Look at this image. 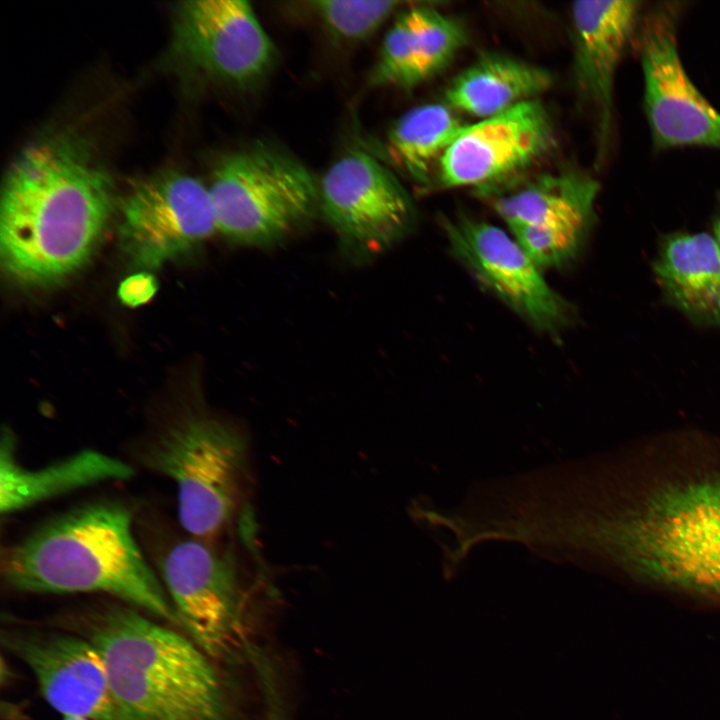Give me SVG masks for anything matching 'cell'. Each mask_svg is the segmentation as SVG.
Segmentation results:
<instances>
[{"label": "cell", "mask_w": 720, "mask_h": 720, "mask_svg": "<svg viewBox=\"0 0 720 720\" xmlns=\"http://www.w3.org/2000/svg\"><path fill=\"white\" fill-rule=\"evenodd\" d=\"M554 144L549 113L538 99L466 124L440 159L446 188L488 190L543 157Z\"/></svg>", "instance_id": "obj_13"}, {"label": "cell", "mask_w": 720, "mask_h": 720, "mask_svg": "<svg viewBox=\"0 0 720 720\" xmlns=\"http://www.w3.org/2000/svg\"><path fill=\"white\" fill-rule=\"evenodd\" d=\"M89 639L129 720H232L212 659L136 607H101L90 617Z\"/></svg>", "instance_id": "obj_4"}, {"label": "cell", "mask_w": 720, "mask_h": 720, "mask_svg": "<svg viewBox=\"0 0 720 720\" xmlns=\"http://www.w3.org/2000/svg\"><path fill=\"white\" fill-rule=\"evenodd\" d=\"M9 645L33 673L47 703L63 717L129 720L114 696L105 662L90 639L28 635L10 639Z\"/></svg>", "instance_id": "obj_14"}, {"label": "cell", "mask_w": 720, "mask_h": 720, "mask_svg": "<svg viewBox=\"0 0 720 720\" xmlns=\"http://www.w3.org/2000/svg\"><path fill=\"white\" fill-rule=\"evenodd\" d=\"M451 253L477 282L537 331L559 338L575 309L546 281L513 236L464 213L443 217Z\"/></svg>", "instance_id": "obj_11"}, {"label": "cell", "mask_w": 720, "mask_h": 720, "mask_svg": "<svg viewBox=\"0 0 720 720\" xmlns=\"http://www.w3.org/2000/svg\"><path fill=\"white\" fill-rule=\"evenodd\" d=\"M208 188L217 231L240 245H271L320 209L319 182L311 171L267 143L222 157Z\"/></svg>", "instance_id": "obj_6"}, {"label": "cell", "mask_w": 720, "mask_h": 720, "mask_svg": "<svg viewBox=\"0 0 720 720\" xmlns=\"http://www.w3.org/2000/svg\"><path fill=\"white\" fill-rule=\"evenodd\" d=\"M134 469L94 449H83L40 467L29 468L17 457L13 430L4 426L0 441V512L10 515L70 492L110 481L127 480Z\"/></svg>", "instance_id": "obj_16"}, {"label": "cell", "mask_w": 720, "mask_h": 720, "mask_svg": "<svg viewBox=\"0 0 720 720\" xmlns=\"http://www.w3.org/2000/svg\"><path fill=\"white\" fill-rule=\"evenodd\" d=\"M417 57L423 80L444 69L463 48V26L431 7L411 8Z\"/></svg>", "instance_id": "obj_22"}, {"label": "cell", "mask_w": 720, "mask_h": 720, "mask_svg": "<svg viewBox=\"0 0 720 720\" xmlns=\"http://www.w3.org/2000/svg\"><path fill=\"white\" fill-rule=\"evenodd\" d=\"M63 720H89V719L79 717V716H64Z\"/></svg>", "instance_id": "obj_27"}, {"label": "cell", "mask_w": 720, "mask_h": 720, "mask_svg": "<svg viewBox=\"0 0 720 720\" xmlns=\"http://www.w3.org/2000/svg\"><path fill=\"white\" fill-rule=\"evenodd\" d=\"M680 2H660L642 15L635 37L644 81V111L656 149H720V113L686 73L677 47Z\"/></svg>", "instance_id": "obj_9"}, {"label": "cell", "mask_w": 720, "mask_h": 720, "mask_svg": "<svg viewBox=\"0 0 720 720\" xmlns=\"http://www.w3.org/2000/svg\"><path fill=\"white\" fill-rule=\"evenodd\" d=\"M320 210L343 246L355 256L383 252L415 221L406 189L382 162L352 149L335 160L319 182Z\"/></svg>", "instance_id": "obj_12"}, {"label": "cell", "mask_w": 720, "mask_h": 720, "mask_svg": "<svg viewBox=\"0 0 720 720\" xmlns=\"http://www.w3.org/2000/svg\"><path fill=\"white\" fill-rule=\"evenodd\" d=\"M138 458L174 483L187 534L213 541L233 520L248 475L247 440L233 425L200 410L180 412L142 440Z\"/></svg>", "instance_id": "obj_5"}, {"label": "cell", "mask_w": 720, "mask_h": 720, "mask_svg": "<svg viewBox=\"0 0 720 720\" xmlns=\"http://www.w3.org/2000/svg\"><path fill=\"white\" fill-rule=\"evenodd\" d=\"M423 81L410 8L402 12L387 31L368 82L374 87L412 88Z\"/></svg>", "instance_id": "obj_21"}, {"label": "cell", "mask_w": 720, "mask_h": 720, "mask_svg": "<svg viewBox=\"0 0 720 720\" xmlns=\"http://www.w3.org/2000/svg\"><path fill=\"white\" fill-rule=\"evenodd\" d=\"M509 229L517 243L542 271L572 263L590 231L576 226H515Z\"/></svg>", "instance_id": "obj_24"}, {"label": "cell", "mask_w": 720, "mask_h": 720, "mask_svg": "<svg viewBox=\"0 0 720 720\" xmlns=\"http://www.w3.org/2000/svg\"><path fill=\"white\" fill-rule=\"evenodd\" d=\"M585 528L633 578L720 603V468L661 472L632 485Z\"/></svg>", "instance_id": "obj_2"}, {"label": "cell", "mask_w": 720, "mask_h": 720, "mask_svg": "<svg viewBox=\"0 0 720 720\" xmlns=\"http://www.w3.org/2000/svg\"><path fill=\"white\" fill-rule=\"evenodd\" d=\"M599 183L580 171L543 175L498 197L493 207L509 228L577 226L590 229Z\"/></svg>", "instance_id": "obj_19"}, {"label": "cell", "mask_w": 720, "mask_h": 720, "mask_svg": "<svg viewBox=\"0 0 720 720\" xmlns=\"http://www.w3.org/2000/svg\"><path fill=\"white\" fill-rule=\"evenodd\" d=\"M641 1H577L571 6L575 80L596 117L599 156L609 139L617 68L635 40Z\"/></svg>", "instance_id": "obj_15"}, {"label": "cell", "mask_w": 720, "mask_h": 720, "mask_svg": "<svg viewBox=\"0 0 720 720\" xmlns=\"http://www.w3.org/2000/svg\"><path fill=\"white\" fill-rule=\"evenodd\" d=\"M119 208L120 248L145 271L191 252L217 231L208 185L175 169L135 182Z\"/></svg>", "instance_id": "obj_10"}, {"label": "cell", "mask_w": 720, "mask_h": 720, "mask_svg": "<svg viewBox=\"0 0 720 720\" xmlns=\"http://www.w3.org/2000/svg\"><path fill=\"white\" fill-rule=\"evenodd\" d=\"M157 290L152 274L147 271L133 274L120 284L118 295L122 303L135 307L148 302Z\"/></svg>", "instance_id": "obj_25"}, {"label": "cell", "mask_w": 720, "mask_h": 720, "mask_svg": "<svg viewBox=\"0 0 720 720\" xmlns=\"http://www.w3.org/2000/svg\"><path fill=\"white\" fill-rule=\"evenodd\" d=\"M653 271L667 303L697 325L720 328V248L713 234L664 236Z\"/></svg>", "instance_id": "obj_17"}, {"label": "cell", "mask_w": 720, "mask_h": 720, "mask_svg": "<svg viewBox=\"0 0 720 720\" xmlns=\"http://www.w3.org/2000/svg\"><path fill=\"white\" fill-rule=\"evenodd\" d=\"M457 113L446 103H428L410 109L392 124L388 149L414 181L428 182L432 169H437L466 126Z\"/></svg>", "instance_id": "obj_20"}, {"label": "cell", "mask_w": 720, "mask_h": 720, "mask_svg": "<svg viewBox=\"0 0 720 720\" xmlns=\"http://www.w3.org/2000/svg\"><path fill=\"white\" fill-rule=\"evenodd\" d=\"M713 236L715 237L720 248V214L715 218L713 222Z\"/></svg>", "instance_id": "obj_26"}, {"label": "cell", "mask_w": 720, "mask_h": 720, "mask_svg": "<svg viewBox=\"0 0 720 720\" xmlns=\"http://www.w3.org/2000/svg\"><path fill=\"white\" fill-rule=\"evenodd\" d=\"M150 549L190 639L212 660L232 657L242 644L247 601L234 554L189 534L156 541Z\"/></svg>", "instance_id": "obj_7"}, {"label": "cell", "mask_w": 720, "mask_h": 720, "mask_svg": "<svg viewBox=\"0 0 720 720\" xmlns=\"http://www.w3.org/2000/svg\"><path fill=\"white\" fill-rule=\"evenodd\" d=\"M6 584L29 593H104L179 624L151 561L137 540L133 510L102 500L77 506L9 545Z\"/></svg>", "instance_id": "obj_3"}, {"label": "cell", "mask_w": 720, "mask_h": 720, "mask_svg": "<svg viewBox=\"0 0 720 720\" xmlns=\"http://www.w3.org/2000/svg\"><path fill=\"white\" fill-rule=\"evenodd\" d=\"M169 53L187 74L240 90L261 83L278 58L252 6L241 0L177 4Z\"/></svg>", "instance_id": "obj_8"}, {"label": "cell", "mask_w": 720, "mask_h": 720, "mask_svg": "<svg viewBox=\"0 0 720 720\" xmlns=\"http://www.w3.org/2000/svg\"><path fill=\"white\" fill-rule=\"evenodd\" d=\"M547 69L499 52H486L448 85L444 98L456 112L479 119L499 114L547 91Z\"/></svg>", "instance_id": "obj_18"}, {"label": "cell", "mask_w": 720, "mask_h": 720, "mask_svg": "<svg viewBox=\"0 0 720 720\" xmlns=\"http://www.w3.org/2000/svg\"><path fill=\"white\" fill-rule=\"evenodd\" d=\"M115 208L111 175L71 129L27 144L4 176L0 256L16 283L55 286L92 256Z\"/></svg>", "instance_id": "obj_1"}, {"label": "cell", "mask_w": 720, "mask_h": 720, "mask_svg": "<svg viewBox=\"0 0 720 720\" xmlns=\"http://www.w3.org/2000/svg\"><path fill=\"white\" fill-rule=\"evenodd\" d=\"M400 5L398 1L325 0L309 8L338 42L356 43L373 35Z\"/></svg>", "instance_id": "obj_23"}]
</instances>
